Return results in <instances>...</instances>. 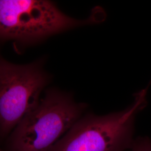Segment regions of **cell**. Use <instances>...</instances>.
<instances>
[{
    "mask_svg": "<svg viewBox=\"0 0 151 151\" xmlns=\"http://www.w3.org/2000/svg\"><path fill=\"white\" fill-rule=\"evenodd\" d=\"M147 89L123 110L83 115L49 151H125L132 146L135 118L147 105Z\"/></svg>",
    "mask_w": 151,
    "mask_h": 151,
    "instance_id": "cell-2",
    "label": "cell"
},
{
    "mask_svg": "<svg viewBox=\"0 0 151 151\" xmlns=\"http://www.w3.org/2000/svg\"><path fill=\"white\" fill-rule=\"evenodd\" d=\"M129 151H151V139L147 137L135 138Z\"/></svg>",
    "mask_w": 151,
    "mask_h": 151,
    "instance_id": "cell-5",
    "label": "cell"
},
{
    "mask_svg": "<svg viewBox=\"0 0 151 151\" xmlns=\"http://www.w3.org/2000/svg\"><path fill=\"white\" fill-rule=\"evenodd\" d=\"M43 60L14 65L0 57V138L5 137L39 102L50 80Z\"/></svg>",
    "mask_w": 151,
    "mask_h": 151,
    "instance_id": "cell-4",
    "label": "cell"
},
{
    "mask_svg": "<svg viewBox=\"0 0 151 151\" xmlns=\"http://www.w3.org/2000/svg\"><path fill=\"white\" fill-rule=\"evenodd\" d=\"M96 12L86 19L66 15L49 1L0 0V40L39 42L54 34L99 22Z\"/></svg>",
    "mask_w": 151,
    "mask_h": 151,
    "instance_id": "cell-3",
    "label": "cell"
},
{
    "mask_svg": "<svg viewBox=\"0 0 151 151\" xmlns=\"http://www.w3.org/2000/svg\"><path fill=\"white\" fill-rule=\"evenodd\" d=\"M0 151H4V150H2V148H1V147H0Z\"/></svg>",
    "mask_w": 151,
    "mask_h": 151,
    "instance_id": "cell-6",
    "label": "cell"
},
{
    "mask_svg": "<svg viewBox=\"0 0 151 151\" xmlns=\"http://www.w3.org/2000/svg\"><path fill=\"white\" fill-rule=\"evenodd\" d=\"M87 106L69 93L47 90L10 134L9 151H49L83 115Z\"/></svg>",
    "mask_w": 151,
    "mask_h": 151,
    "instance_id": "cell-1",
    "label": "cell"
}]
</instances>
